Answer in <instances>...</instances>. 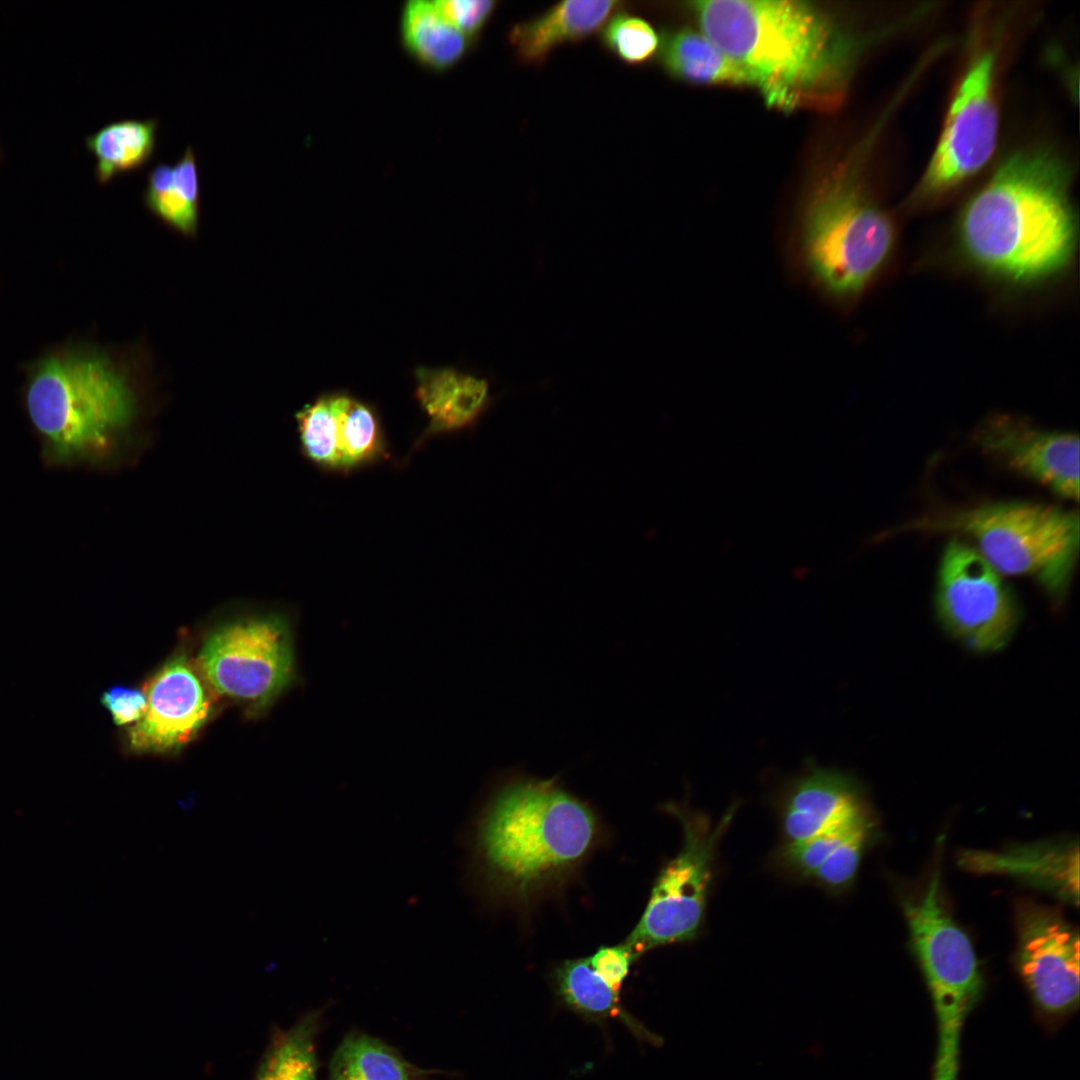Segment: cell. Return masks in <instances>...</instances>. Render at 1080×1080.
<instances>
[{
	"mask_svg": "<svg viewBox=\"0 0 1080 1080\" xmlns=\"http://www.w3.org/2000/svg\"><path fill=\"white\" fill-rule=\"evenodd\" d=\"M700 31L746 73L769 105L783 110L839 104L856 43L808 2L701 0L690 3Z\"/></svg>",
	"mask_w": 1080,
	"mask_h": 1080,
	"instance_id": "1",
	"label": "cell"
},
{
	"mask_svg": "<svg viewBox=\"0 0 1080 1080\" xmlns=\"http://www.w3.org/2000/svg\"><path fill=\"white\" fill-rule=\"evenodd\" d=\"M1076 224L1062 169L1040 153L1009 158L965 208L961 244L992 273L1027 282L1063 269Z\"/></svg>",
	"mask_w": 1080,
	"mask_h": 1080,
	"instance_id": "2",
	"label": "cell"
},
{
	"mask_svg": "<svg viewBox=\"0 0 1080 1080\" xmlns=\"http://www.w3.org/2000/svg\"><path fill=\"white\" fill-rule=\"evenodd\" d=\"M596 833L591 808L556 779L514 776L475 824V866L490 889L525 896L581 861Z\"/></svg>",
	"mask_w": 1080,
	"mask_h": 1080,
	"instance_id": "3",
	"label": "cell"
},
{
	"mask_svg": "<svg viewBox=\"0 0 1080 1080\" xmlns=\"http://www.w3.org/2000/svg\"><path fill=\"white\" fill-rule=\"evenodd\" d=\"M905 529L965 536L1001 575L1027 576L1061 600L1079 552V516L1061 507L1007 501L942 511Z\"/></svg>",
	"mask_w": 1080,
	"mask_h": 1080,
	"instance_id": "4",
	"label": "cell"
},
{
	"mask_svg": "<svg viewBox=\"0 0 1080 1080\" xmlns=\"http://www.w3.org/2000/svg\"><path fill=\"white\" fill-rule=\"evenodd\" d=\"M893 228L846 168L828 174L805 204L798 255L809 279L831 300L857 297L879 271Z\"/></svg>",
	"mask_w": 1080,
	"mask_h": 1080,
	"instance_id": "5",
	"label": "cell"
},
{
	"mask_svg": "<svg viewBox=\"0 0 1080 1080\" xmlns=\"http://www.w3.org/2000/svg\"><path fill=\"white\" fill-rule=\"evenodd\" d=\"M26 405L58 462L103 449L134 413L125 378L106 359L85 354L43 360L29 382Z\"/></svg>",
	"mask_w": 1080,
	"mask_h": 1080,
	"instance_id": "6",
	"label": "cell"
},
{
	"mask_svg": "<svg viewBox=\"0 0 1080 1080\" xmlns=\"http://www.w3.org/2000/svg\"><path fill=\"white\" fill-rule=\"evenodd\" d=\"M905 915L937 1021L932 1080H957L962 1027L981 995L983 980L969 938L942 905L938 870L922 896L905 904Z\"/></svg>",
	"mask_w": 1080,
	"mask_h": 1080,
	"instance_id": "7",
	"label": "cell"
},
{
	"mask_svg": "<svg viewBox=\"0 0 1080 1080\" xmlns=\"http://www.w3.org/2000/svg\"><path fill=\"white\" fill-rule=\"evenodd\" d=\"M737 805L713 824L709 817L669 803L683 827V845L658 874L646 908L625 944L638 958L661 945L694 940L703 924L716 847Z\"/></svg>",
	"mask_w": 1080,
	"mask_h": 1080,
	"instance_id": "8",
	"label": "cell"
},
{
	"mask_svg": "<svg viewBox=\"0 0 1080 1080\" xmlns=\"http://www.w3.org/2000/svg\"><path fill=\"white\" fill-rule=\"evenodd\" d=\"M198 661L218 693L261 712L294 678L289 623L276 614L226 622L207 636Z\"/></svg>",
	"mask_w": 1080,
	"mask_h": 1080,
	"instance_id": "9",
	"label": "cell"
},
{
	"mask_svg": "<svg viewBox=\"0 0 1080 1080\" xmlns=\"http://www.w3.org/2000/svg\"><path fill=\"white\" fill-rule=\"evenodd\" d=\"M936 609L956 637L976 651H996L1017 622L1014 598L999 574L967 541L953 537L940 557Z\"/></svg>",
	"mask_w": 1080,
	"mask_h": 1080,
	"instance_id": "10",
	"label": "cell"
},
{
	"mask_svg": "<svg viewBox=\"0 0 1080 1080\" xmlns=\"http://www.w3.org/2000/svg\"><path fill=\"white\" fill-rule=\"evenodd\" d=\"M995 57L985 53L968 69L950 105L944 129L924 176L928 192L951 188L992 156L999 115L993 94Z\"/></svg>",
	"mask_w": 1080,
	"mask_h": 1080,
	"instance_id": "11",
	"label": "cell"
},
{
	"mask_svg": "<svg viewBox=\"0 0 1080 1080\" xmlns=\"http://www.w3.org/2000/svg\"><path fill=\"white\" fill-rule=\"evenodd\" d=\"M1020 973L1037 1006L1048 1015L1079 1003V936L1056 912L1023 905L1018 911Z\"/></svg>",
	"mask_w": 1080,
	"mask_h": 1080,
	"instance_id": "12",
	"label": "cell"
},
{
	"mask_svg": "<svg viewBox=\"0 0 1080 1080\" xmlns=\"http://www.w3.org/2000/svg\"><path fill=\"white\" fill-rule=\"evenodd\" d=\"M973 441L987 456L1070 500L1079 498V437L1008 416L978 427Z\"/></svg>",
	"mask_w": 1080,
	"mask_h": 1080,
	"instance_id": "13",
	"label": "cell"
},
{
	"mask_svg": "<svg viewBox=\"0 0 1080 1080\" xmlns=\"http://www.w3.org/2000/svg\"><path fill=\"white\" fill-rule=\"evenodd\" d=\"M147 709L129 731L138 752H171L197 734L210 713V701L184 655L167 661L145 689Z\"/></svg>",
	"mask_w": 1080,
	"mask_h": 1080,
	"instance_id": "14",
	"label": "cell"
},
{
	"mask_svg": "<svg viewBox=\"0 0 1080 1080\" xmlns=\"http://www.w3.org/2000/svg\"><path fill=\"white\" fill-rule=\"evenodd\" d=\"M864 808L856 782L847 774L807 760L781 797V819L788 843L820 833Z\"/></svg>",
	"mask_w": 1080,
	"mask_h": 1080,
	"instance_id": "15",
	"label": "cell"
},
{
	"mask_svg": "<svg viewBox=\"0 0 1080 1080\" xmlns=\"http://www.w3.org/2000/svg\"><path fill=\"white\" fill-rule=\"evenodd\" d=\"M958 864L971 872L1001 874L1050 890L1077 905L1079 851L1072 842H1038L1003 851L963 850Z\"/></svg>",
	"mask_w": 1080,
	"mask_h": 1080,
	"instance_id": "16",
	"label": "cell"
},
{
	"mask_svg": "<svg viewBox=\"0 0 1080 1080\" xmlns=\"http://www.w3.org/2000/svg\"><path fill=\"white\" fill-rule=\"evenodd\" d=\"M416 398L428 417L417 445L428 438L456 432L473 425L491 399L485 378L452 368L416 369Z\"/></svg>",
	"mask_w": 1080,
	"mask_h": 1080,
	"instance_id": "17",
	"label": "cell"
},
{
	"mask_svg": "<svg viewBox=\"0 0 1080 1080\" xmlns=\"http://www.w3.org/2000/svg\"><path fill=\"white\" fill-rule=\"evenodd\" d=\"M623 5L612 0H567L515 24L508 40L521 61L539 64L558 46L593 34Z\"/></svg>",
	"mask_w": 1080,
	"mask_h": 1080,
	"instance_id": "18",
	"label": "cell"
},
{
	"mask_svg": "<svg viewBox=\"0 0 1080 1080\" xmlns=\"http://www.w3.org/2000/svg\"><path fill=\"white\" fill-rule=\"evenodd\" d=\"M145 207L168 226L185 235L197 231L201 187L194 147L187 145L174 164L157 163L146 175Z\"/></svg>",
	"mask_w": 1080,
	"mask_h": 1080,
	"instance_id": "19",
	"label": "cell"
},
{
	"mask_svg": "<svg viewBox=\"0 0 1080 1080\" xmlns=\"http://www.w3.org/2000/svg\"><path fill=\"white\" fill-rule=\"evenodd\" d=\"M399 35L408 55L435 72L457 64L473 42L447 19L437 1L430 0H407L403 4Z\"/></svg>",
	"mask_w": 1080,
	"mask_h": 1080,
	"instance_id": "20",
	"label": "cell"
},
{
	"mask_svg": "<svg viewBox=\"0 0 1080 1080\" xmlns=\"http://www.w3.org/2000/svg\"><path fill=\"white\" fill-rule=\"evenodd\" d=\"M555 986L561 1002L584 1019L604 1026L607 1020L618 1018L636 1038L652 1044L660 1041L624 1009L619 994L594 970L589 958L565 961L556 970Z\"/></svg>",
	"mask_w": 1080,
	"mask_h": 1080,
	"instance_id": "21",
	"label": "cell"
},
{
	"mask_svg": "<svg viewBox=\"0 0 1080 1080\" xmlns=\"http://www.w3.org/2000/svg\"><path fill=\"white\" fill-rule=\"evenodd\" d=\"M660 59L673 77L698 84L749 85L745 71L703 32L682 28L660 43Z\"/></svg>",
	"mask_w": 1080,
	"mask_h": 1080,
	"instance_id": "22",
	"label": "cell"
},
{
	"mask_svg": "<svg viewBox=\"0 0 1080 1080\" xmlns=\"http://www.w3.org/2000/svg\"><path fill=\"white\" fill-rule=\"evenodd\" d=\"M158 119H121L110 122L86 138L94 155L95 176L100 184L143 168L157 143Z\"/></svg>",
	"mask_w": 1080,
	"mask_h": 1080,
	"instance_id": "23",
	"label": "cell"
},
{
	"mask_svg": "<svg viewBox=\"0 0 1080 1080\" xmlns=\"http://www.w3.org/2000/svg\"><path fill=\"white\" fill-rule=\"evenodd\" d=\"M436 1073L409 1062L382 1040L352 1031L332 1055L328 1080H432Z\"/></svg>",
	"mask_w": 1080,
	"mask_h": 1080,
	"instance_id": "24",
	"label": "cell"
},
{
	"mask_svg": "<svg viewBox=\"0 0 1080 1080\" xmlns=\"http://www.w3.org/2000/svg\"><path fill=\"white\" fill-rule=\"evenodd\" d=\"M329 399L336 418L339 472L386 458L387 444L374 409L346 393L329 394Z\"/></svg>",
	"mask_w": 1080,
	"mask_h": 1080,
	"instance_id": "25",
	"label": "cell"
},
{
	"mask_svg": "<svg viewBox=\"0 0 1080 1080\" xmlns=\"http://www.w3.org/2000/svg\"><path fill=\"white\" fill-rule=\"evenodd\" d=\"M321 1016V1010L309 1011L287 1030L275 1032L253 1080H316Z\"/></svg>",
	"mask_w": 1080,
	"mask_h": 1080,
	"instance_id": "26",
	"label": "cell"
},
{
	"mask_svg": "<svg viewBox=\"0 0 1080 1080\" xmlns=\"http://www.w3.org/2000/svg\"><path fill=\"white\" fill-rule=\"evenodd\" d=\"M296 419L304 455L323 470L339 472L336 418L329 394L306 405Z\"/></svg>",
	"mask_w": 1080,
	"mask_h": 1080,
	"instance_id": "27",
	"label": "cell"
},
{
	"mask_svg": "<svg viewBox=\"0 0 1080 1080\" xmlns=\"http://www.w3.org/2000/svg\"><path fill=\"white\" fill-rule=\"evenodd\" d=\"M605 46L630 65L650 60L660 48V37L645 19L626 12L613 14L602 27Z\"/></svg>",
	"mask_w": 1080,
	"mask_h": 1080,
	"instance_id": "28",
	"label": "cell"
},
{
	"mask_svg": "<svg viewBox=\"0 0 1080 1080\" xmlns=\"http://www.w3.org/2000/svg\"><path fill=\"white\" fill-rule=\"evenodd\" d=\"M866 818L867 813L862 808L810 838L787 843L780 855L783 864L792 872L811 878L832 850Z\"/></svg>",
	"mask_w": 1080,
	"mask_h": 1080,
	"instance_id": "29",
	"label": "cell"
},
{
	"mask_svg": "<svg viewBox=\"0 0 1080 1080\" xmlns=\"http://www.w3.org/2000/svg\"><path fill=\"white\" fill-rule=\"evenodd\" d=\"M870 824L869 818L862 821L832 850L811 878L830 890L847 887L857 873L869 837Z\"/></svg>",
	"mask_w": 1080,
	"mask_h": 1080,
	"instance_id": "30",
	"label": "cell"
},
{
	"mask_svg": "<svg viewBox=\"0 0 1080 1080\" xmlns=\"http://www.w3.org/2000/svg\"><path fill=\"white\" fill-rule=\"evenodd\" d=\"M437 3L447 19L473 40L496 7L493 0H437Z\"/></svg>",
	"mask_w": 1080,
	"mask_h": 1080,
	"instance_id": "31",
	"label": "cell"
},
{
	"mask_svg": "<svg viewBox=\"0 0 1080 1080\" xmlns=\"http://www.w3.org/2000/svg\"><path fill=\"white\" fill-rule=\"evenodd\" d=\"M102 705L109 711L115 724L123 726L138 722L147 709L144 690L115 685L101 695Z\"/></svg>",
	"mask_w": 1080,
	"mask_h": 1080,
	"instance_id": "32",
	"label": "cell"
},
{
	"mask_svg": "<svg viewBox=\"0 0 1080 1080\" xmlns=\"http://www.w3.org/2000/svg\"><path fill=\"white\" fill-rule=\"evenodd\" d=\"M637 957L625 944L599 948L589 962L605 982L619 994L630 967Z\"/></svg>",
	"mask_w": 1080,
	"mask_h": 1080,
	"instance_id": "33",
	"label": "cell"
}]
</instances>
